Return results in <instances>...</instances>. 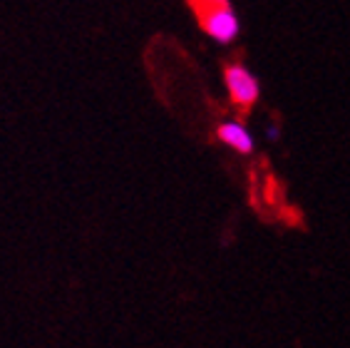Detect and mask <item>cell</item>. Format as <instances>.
I'll return each instance as SVG.
<instances>
[{
  "label": "cell",
  "mask_w": 350,
  "mask_h": 348,
  "mask_svg": "<svg viewBox=\"0 0 350 348\" xmlns=\"http://www.w3.org/2000/svg\"><path fill=\"white\" fill-rule=\"evenodd\" d=\"M266 137H269V140H276V137H278V127H269V132H266Z\"/></svg>",
  "instance_id": "277c9868"
},
{
  "label": "cell",
  "mask_w": 350,
  "mask_h": 348,
  "mask_svg": "<svg viewBox=\"0 0 350 348\" xmlns=\"http://www.w3.org/2000/svg\"><path fill=\"white\" fill-rule=\"evenodd\" d=\"M216 137L226 145V147H231L234 152L239 154H251L254 152V137H251V132L246 127H243L241 122H224V125H219V129H216Z\"/></svg>",
  "instance_id": "3957f363"
},
{
  "label": "cell",
  "mask_w": 350,
  "mask_h": 348,
  "mask_svg": "<svg viewBox=\"0 0 350 348\" xmlns=\"http://www.w3.org/2000/svg\"><path fill=\"white\" fill-rule=\"evenodd\" d=\"M224 77H226V87H229L231 100H234L239 108L246 110L258 100L261 87H258L256 75L251 73L246 65H239V62H236V65H229L226 67V73H224Z\"/></svg>",
  "instance_id": "6da1fadb"
},
{
  "label": "cell",
  "mask_w": 350,
  "mask_h": 348,
  "mask_svg": "<svg viewBox=\"0 0 350 348\" xmlns=\"http://www.w3.org/2000/svg\"><path fill=\"white\" fill-rule=\"evenodd\" d=\"M204 27H206V33L214 38L216 42H231L239 35V18L231 13V8L226 0L219 3V8L211 10V15L204 18Z\"/></svg>",
  "instance_id": "7a4b0ae2"
}]
</instances>
